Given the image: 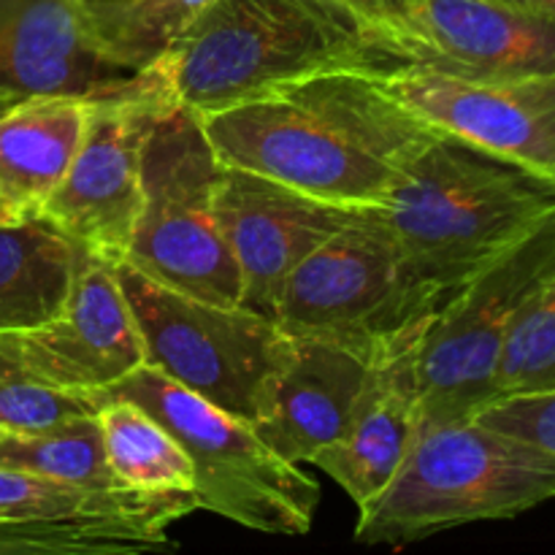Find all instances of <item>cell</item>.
Returning a JSON list of instances; mask_svg holds the SVG:
<instances>
[{"instance_id": "obj_25", "label": "cell", "mask_w": 555, "mask_h": 555, "mask_svg": "<svg viewBox=\"0 0 555 555\" xmlns=\"http://www.w3.org/2000/svg\"><path fill=\"white\" fill-rule=\"evenodd\" d=\"M106 399V390H68L0 372V428L9 434L52 431L79 417L98 415Z\"/></svg>"}, {"instance_id": "obj_31", "label": "cell", "mask_w": 555, "mask_h": 555, "mask_svg": "<svg viewBox=\"0 0 555 555\" xmlns=\"http://www.w3.org/2000/svg\"><path fill=\"white\" fill-rule=\"evenodd\" d=\"M0 222H5V220H0Z\"/></svg>"}, {"instance_id": "obj_15", "label": "cell", "mask_w": 555, "mask_h": 555, "mask_svg": "<svg viewBox=\"0 0 555 555\" xmlns=\"http://www.w3.org/2000/svg\"><path fill=\"white\" fill-rule=\"evenodd\" d=\"M377 358L312 336H291L280 369L266 383L253 428L291 464L345 437Z\"/></svg>"}, {"instance_id": "obj_9", "label": "cell", "mask_w": 555, "mask_h": 555, "mask_svg": "<svg viewBox=\"0 0 555 555\" xmlns=\"http://www.w3.org/2000/svg\"><path fill=\"white\" fill-rule=\"evenodd\" d=\"M555 274V211L477 269L423 336V426L469 421L493 401V377L520 309Z\"/></svg>"}, {"instance_id": "obj_13", "label": "cell", "mask_w": 555, "mask_h": 555, "mask_svg": "<svg viewBox=\"0 0 555 555\" xmlns=\"http://www.w3.org/2000/svg\"><path fill=\"white\" fill-rule=\"evenodd\" d=\"M356 211L222 163L217 220L242 280L238 307L274 320L287 276Z\"/></svg>"}, {"instance_id": "obj_14", "label": "cell", "mask_w": 555, "mask_h": 555, "mask_svg": "<svg viewBox=\"0 0 555 555\" xmlns=\"http://www.w3.org/2000/svg\"><path fill=\"white\" fill-rule=\"evenodd\" d=\"M393 52L472 79L555 76V20L502 0H417Z\"/></svg>"}, {"instance_id": "obj_12", "label": "cell", "mask_w": 555, "mask_h": 555, "mask_svg": "<svg viewBox=\"0 0 555 555\" xmlns=\"http://www.w3.org/2000/svg\"><path fill=\"white\" fill-rule=\"evenodd\" d=\"M144 363L112 260L81 249L74 287L47 323L0 334V372L68 390H108Z\"/></svg>"}, {"instance_id": "obj_11", "label": "cell", "mask_w": 555, "mask_h": 555, "mask_svg": "<svg viewBox=\"0 0 555 555\" xmlns=\"http://www.w3.org/2000/svg\"><path fill=\"white\" fill-rule=\"evenodd\" d=\"M383 81L431 128L555 182V76L472 79L404 63Z\"/></svg>"}, {"instance_id": "obj_28", "label": "cell", "mask_w": 555, "mask_h": 555, "mask_svg": "<svg viewBox=\"0 0 555 555\" xmlns=\"http://www.w3.org/2000/svg\"><path fill=\"white\" fill-rule=\"evenodd\" d=\"M502 3L518 5V9L534 11V14L553 16V20H555V0H502Z\"/></svg>"}, {"instance_id": "obj_26", "label": "cell", "mask_w": 555, "mask_h": 555, "mask_svg": "<svg viewBox=\"0 0 555 555\" xmlns=\"http://www.w3.org/2000/svg\"><path fill=\"white\" fill-rule=\"evenodd\" d=\"M475 421L555 455V388L493 399L477 412Z\"/></svg>"}, {"instance_id": "obj_20", "label": "cell", "mask_w": 555, "mask_h": 555, "mask_svg": "<svg viewBox=\"0 0 555 555\" xmlns=\"http://www.w3.org/2000/svg\"><path fill=\"white\" fill-rule=\"evenodd\" d=\"M81 249L43 220L0 222V334L36 328L63 309Z\"/></svg>"}, {"instance_id": "obj_10", "label": "cell", "mask_w": 555, "mask_h": 555, "mask_svg": "<svg viewBox=\"0 0 555 555\" xmlns=\"http://www.w3.org/2000/svg\"><path fill=\"white\" fill-rule=\"evenodd\" d=\"M171 101L163 57L95 92L79 150L38 220L85 253L122 260L141 206L146 139Z\"/></svg>"}, {"instance_id": "obj_2", "label": "cell", "mask_w": 555, "mask_h": 555, "mask_svg": "<svg viewBox=\"0 0 555 555\" xmlns=\"http://www.w3.org/2000/svg\"><path fill=\"white\" fill-rule=\"evenodd\" d=\"M163 65L173 98L211 117L325 70L404 63L341 0H215Z\"/></svg>"}, {"instance_id": "obj_8", "label": "cell", "mask_w": 555, "mask_h": 555, "mask_svg": "<svg viewBox=\"0 0 555 555\" xmlns=\"http://www.w3.org/2000/svg\"><path fill=\"white\" fill-rule=\"evenodd\" d=\"M112 266L139 328L146 366L253 423L291 336L253 309L173 291L128 260Z\"/></svg>"}, {"instance_id": "obj_6", "label": "cell", "mask_w": 555, "mask_h": 555, "mask_svg": "<svg viewBox=\"0 0 555 555\" xmlns=\"http://www.w3.org/2000/svg\"><path fill=\"white\" fill-rule=\"evenodd\" d=\"M106 393L144 406L179 439L195 472L198 509L260 534H309L320 504L318 480L276 455L253 423L201 399L146 363Z\"/></svg>"}, {"instance_id": "obj_5", "label": "cell", "mask_w": 555, "mask_h": 555, "mask_svg": "<svg viewBox=\"0 0 555 555\" xmlns=\"http://www.w3.org/2000/svg\"><path fill=\"white\" fill-rule=\"evenodd\" d=\"M448 298L412 269L377 206H361L287 276L274 323L383 358L421 341Z\"/></svg>"}, {"instance_id": "obj_3", "label": "cell", "mask_w": 555, "mask_h": 555, "mask_svg": "<svg viewBox=\"0 0 555 555\" xmlns=\"http://www.w3.org/2000/svg\"><path fill=\"white\" fill-rule=\"evenodd\" d=\"M379 217L412 269L453 296L555 211V182L439 130L401 171Z\"/></svg>"}, {"instance_id": "obj_27", "label": "cell", "mask_w": 555, "mask_h": 555, "mask_svg": "<svg viewBox=\"0 0 555 555\" xmlns=\"http://www.w3.org/2000/svg\"><path fill=\"white\" fill-rule=\"evenodd\" d=\"M352 14L361 22H366L372 30H377L385 38L390 49L393 41L406 30L415 11L417 0H341ZM399 57V54H396Z\"/></svg>"}, {"instance_id": "obj_1", "label": "cell", "mask_w": 555, "mask_h": 555, "mask_svg": "<svg viewBox=\"0 0 555 555\" xmlns=\"http://www.w3.org/2000/svg\"><path fill=\"white\" fill-rule=\"evenodd\" d=\"M383 74L325 70L201 119L225 166L336 206H379L412 157L439 135L396 101Z\"/></svg>"}, {"instance_id": "obj_21", "label": "cell", "mask_w": 555, "mask_h": 555, "mask_svg": "<svg viewBox=\"0 0 555 555\" xmlns=\"http://www.w3.org/2000/svg\"><path fill=\"white\" fill-rule=\"evenodd\" d=\"M108 464L125 488L193 493L195 472L179 439L152 412L130 399L108 396L98 412Z\"/></svg>"}, {"instance_id": "obj_30", "label": "cell", "mask_w": 555, "mask_h": 555, "mask_svg": "<svg viewBox=\"0 0 555 555\" xmlns=\"http://www.w3.org/2000/svg\"><path fill=\"white\" fill-rule=\"evenodd\" d=\"M5 434H9V431H5V428H0V439H3V437H5Z\"/></svg>"}, {"instance_id": "obj_4", "label": "cell", "mask_w": 555, "mask_h": 555, "mask_svg": "<svg viewBox=\"0 0 555 555\" xmlns=\"http://www.w3.org/2000/svg\"><path fill=\"white\" fill-rule=\"evenodd\" d=\"M555 499V455L475 417L417 428L388 488L358 509L356 540L404 545L477 520H504Z\"/></svg>"}, {"instance_id": "obj_29", "label": "cell", "mask_w": 555, "mask_h": 555, "mask_svg": "<svg viewBox=\"0 0 555 555\" xmlns=\"http://www.w3.org/2000/svg\"><path fill=\"white\" fill-rule=\"evenodd\" d=\"M20 101H22V95H14V92H9V90H0V114H3L5 108L14 106V103H20Z\"/></svg>"}, {"instance_id": "obj_22", "label": "cell", "mask_w": 555, "mask_h": 555, "mask_svg": "<svg viewBox=\"0 0 555 555\" xmlns=\"http://www.w3.org/2000/svg\"><path fill=\"white\" fill-rule=\"evenodd\" d=\"M0 466L25 469L81 488H125L108 464L98 415L79 417L41 434H5Z\"/></svg>"}, {"instance_id": "obj_19", "label": "cell", "mask_w": 555, "mask_h": 555, "mask_svg": "<svg viewBox=\"0 0 555 555\" xmlns=\"http://www.w3.org/2000/svg\"><path fill=\"white\" fill-rule=\"evenodd\" d=\"M92 95L22 98L0 114V220H38L63 182Z\"/></svg>"}, {"instance_id": "obj_24", "label": "cell", "mask_w": 555, "mask_h": 555, "mask_svg": "<svg viewBox=\"0 0 555 555\" xmlns=\"http://www.w3.org/2000/svg\"><path fill=\"white\" fill-rule=\"evenodd\" d=\"M555 388V274L520 309L493 377V399Z\"/></svg>"}, {"instance_id": "obj_16", "label": "cell", "mask_w": 555, "mask_h": 555, "mask_svg": "<svg viewBox=\"0 0 555 555\" xmlns=\"http://www.w3.org/2000/svg\"><path fill=\"white\" fill-rule=\"evenodd\" d=\"M130 76L103 43L92 0H0V90L87 98Z\"/></svg>"}, {"instance_id": "obj_7", "label": "cell", "mask_w": 555, "mask_h": 555, "mask_svg": "<svg viewBox=\"0 0 555 555\" xmlns=\"http://www.w3.org/2000/svg\"><path fill=\"white\" fill-rule=\"evenodd\" d=\"M220 171L204 119L173 98L146 139L141 206L122 260L173 291L238 307L242 280L217 220Z\"/></svg>"}, {"instance_id": "obj_18", "label": "cell", "mask_w": 555, "mask_h": 555, "mask_svg": "<svg viewBox=\"0 0 555 555\" xmlns=\"http://www.w3.org/2000/svg\"><path fill=\"white\" fill-rule=\"evenodd\" d=\"M421 341L377 358L350 428L312 466L331 477L358 509L393 482L417 437L423 417L417 356Z\"/></svg>"}, {"instance_id": "obj_23", "label": "cell", "mask_w": 555, "mask_h": 555, "mask_svg": "<svg viewBox=\"0 0 555 555\" xmlns=\"http://www.w3.org/2000/svg\"><path fill=\"white\" fill-rule=\"evenodd\" d=\"M215 0H92L98 30L128 74L150 68Z\"/></svg>"}, {"instance_id": "obj_17", "label": "cell", "mask_w": 555, "mask_h": 555, "mask_svg": "<svg viewBox=\"0 0 555 555\" xmlns=\"http://www.w3.org/2000/svg\"><path fill=\"white\" fill-rule=\"evenodd\" d=\"M195 509L193 493L81 488L0 466V524L87 531L112 542L119 555L173 547L168 531Z\"/></svg>"}]
</instances>
